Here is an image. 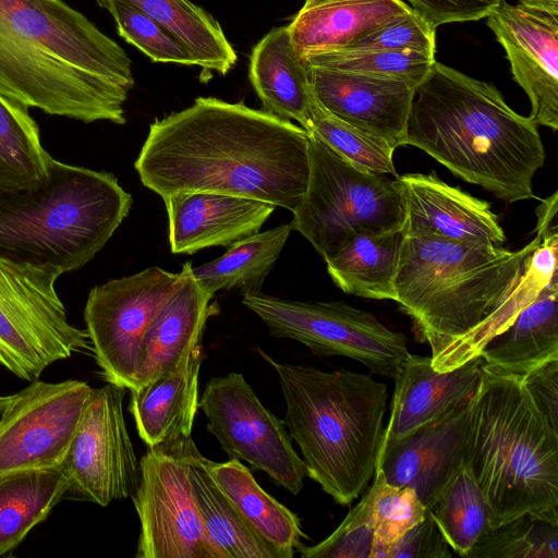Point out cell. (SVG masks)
<instances>
[{
    "instance_id": "1",
    "label": "cell",
    "mask_w": 558,
    "mask_h": 558,
    "mask_svg": "<svg viewBox=\"0 0 558 558\" xmlns=\"http://www.w3.org/2000/svg\"><path fill=\"white\" fill-rule=\"evenodd\" d=\"M557 252L558 238L538 233L518 251L404 234L395 302L429 345L433 367L448 372L481 356L558 274Z\"/></svg>"
},
{
    "instance_id": "2",
    "label": "cell",
    "mask_w": 558,
    "mask_h": 558,
    "mask_svg": "<svg viewBox=\"0 0 558 558\" xmlns=\"http://www.w3.org/2000/svg\"><path fill=\"white\" fill-rule=\"evenodd\" d=\"M134 167L161 198L214 192L293 213L308 182V133L243 101L197 97L150 123Z\"/></svg>"
},
{
    "instance_id": "3",
    "label": "cell",
    "mask_w": 558,
    "mask_h": 558,
    "mask_svg": "<svg viewBox=\"0 0 558 558\" xmlns=\"http://www.w3.org/2000/svg\"><path fill=\"white\" fill-rule=\"evenodd\" d=\"M124 49L62 0H0V94L85 123L126 122Z\"/></svg>"
},
{
    "instance_id": "4",
    "label": "cell",
    "mask_w": 558,
    "mask_h": 558,
    "mask_svg": "<svg viewBox=\"0 0 558 558\" xmlns=\"http://www.w3.org/2000/svg\"><path fill=\"white\" fill-rule=\"evenodd\" d=\"M404 145L506 203L536 198L533 179L545 162L537 124L490 83L438 61L415 88Z\"/></svg>"
},
{
    "instance_id": "5",
    "label": "cell",
    "mask_w": 558,
    "mask_h": 558,
    "mask_svg": "<svg viewBox=\"0 0 558 558\" xmlns=\"http://www.w3.org/2000/svg\"><path fill=\"white\" fill-rule=\"evenodd\" d=\"M286 401L283 423L299 446L306 476L341 506L368 487L385 437L388 390L371 375L326 372L275 361Z\"/></svg>"
},
{
    "instance_id": "6",
    "label": "cell",
    "mask_w": 558,
    "mask_h": 558,
    "mask_svg": "<svg viewBox=\"0 0 558 558\" xmlns=\"http://www.w3.org/2000/svg\"><path fill=\"white\" fill-rule=\"evenodd\" d=\"M463 462L483 492L489 527L524 513L558 523V433L523 378L482 366Z\"/></svg>"
},
{
    "instance_id": "7",
    "label": "cell",
    "mask_w": 558,
    "mask_h": 558,
    "mask_svg": "<svg viewBox=\"0 0 558 558\" xmlns=\"http://www.w3.org/2000/svg\"><path fill=\"white\" fill-rule=\"evenodd\" d=\"M133 199L109 172L49 160L25 190H0V257L68 272L104 248Z\"/></svg>"
},
{
    "instance_id": "8",
    "label": "cell",
    "mask_w": 558,
    "mask_h": 558,
    "mask_svg": "<svg viewBox=\"0 0 558 558\" xmlns=\"http://www.w3.org/2000/svg\"><path fill=\"white\" fill-rule=\"evenodd\" d=\"M310 174L290 222L325 259L359 234L404 227L398 180L351 163L308 133Z\"/></svg>"
},
{
    "instance_id": "9",
    "label": "cell",
    "mask_w": 558,
    "mask_h": 558,
    "mask_svg": "<svg viewBox=\"0 0 558 558\" xmlns=\"http://www.w3.org/2000/svg\"><path fill=\"white\" fill-rule=\"evenodd\" d=\"M62 270L0 257V367L27 381L52 363L90 349L56 291Z\"/></svg>"
},
{
    "instance_id": "10",
    "label": "cell",
    "mask_w": 558,
    "mask_h": 558,
    "mask_svg": "<svg viewBox=\"0 0 558 558\" xmlns=\"http://www.w3.org/2000/svg\"><path fill=\"white\" fill-rule=\"evenodd\" d=\"M242 303L270 336L301 342L318 356L353 359L372 374L393 379L410 354L402 332L342 301L302 302L254 291L244 293Z\"/></svg>"
},
{
    "instance_id": "11",
    "label": "cell",
    "mask_w": 558,
    "mask_h": 558,
    "mask_svg": "<svg viewBox=\"0 0 558 558\" xmlns=\"http://www.w3.org/2000/svg\"><path fill=\"white\" fill-rule=\"evenodd\" d=\"M180 281L181 272L151 266L89 291L86 331L107 383L129 390L136 387L143 337Z\"/></svg>"
},
{
    "instance_id": "12",
    "label": "cell",
    "mask_w": 558,
    "mask_h": 558,
    "mask_svg": "<svg viewBox=\"0 0 558 558\" xmlns=\"http://www.w3.org/2000/svg\"><path fill=\"white\" fill-rule=\"evenodd\" d=\"M199 408L207 430L230 459L244 460L296 496L304 486L305 465L282 420L263 405L240 373L211 378Z\"/></svg>"
},
{
    "instance_id": "13",
    "label": "cell",
    "mask_w": 558,
    "mask_h": 558,
    "mask_svg": "<svg viewBox=\"0 0 558 558\" xmlns=\"http://www.w3.org/2000/svg\"><path fill=\"white\" fill-rule=\"evenodd\" d=\"M149 449L132 500L140 519L137 558H222L203 525L190 477V450Z\"/></svg>"
},
{
    "instance_id": "14",
    "label": "cell",
    "mask_w": 558,
    "mask_h": 558,
    "mask_svg": "<svg viewBox=\"0 0 558 558\" xmlns=\"http://www.w3.org/2000/svg\"><path fill=\"white\" fill-rule=\"evenodd\" d=\"M124 390L109 383L93 388L60 465L66 495L107 507L134 494L141 471L124 420Z\"/></svg>"
},
{
    "instance_id": "15",
    "label": "cell",
    "mask_w": 558,
    "mask_h": 558,
    "mask_svg": "<svg viewBox=\"0 0 558 558\" xmlns=\"http://www.w3.org/2000/svg\"><path fill=\"white\" fill-rule=\"evenodd\" d=\"M93 388L38 379L12 395L0 414V474L62 464Z\"/></svg>"
},
{
    "instance_id": "16",
    "label": "cell",
    "mask_w": 558,
    "mask_h": 558,
    "mask_svg": "<svg viewBox=\"0 0 558 558\" xmlns=\"http://www.w3.org/2000/svg\"><path fill=\"white\" fill-rule=\"evenodd\" d=\"M504 48L514 81L531 102L537 125L558 129V12L510 4L505 0L487 16Z\"/></svg>"
},
{
    "instance_id": "17",
    "label": "cell",
    "mask_w": 558,
    "mask_h": 558,
    "mask_svg": "<svg viewBox=\"0 0 558 558\" xmlns=\"http://www.w3.org/2000/svg\"><path fill=\"white\" fill-rule=\"evenodd\" d=\"M306 66L314 97L330 114L395 149L404 146L417 85L399 77Z\"/></svg>"
},
{
    "instance_id": "18",
    "label": "cell",
    "mask_w": 558,
    "mask_h": 558,
    "mask_svg": "<svg viewBox=\"0 0 558 558\" xmlns=\"http://www.w3.org/2000/svg\"><path fill=\"white\" fill-rule=\"evenodd\" d=\"M472 396L409 435L381 446L376 469L388 484L413 488L426 508L432 505L463 462Z\"/></svg>"
},
{
    "instance_id": "19",
    "label": "cell",
    "mask_w": 558,
    "mask_h": 558,
    "mask_svg": "<svg viewBox=\"0 0 558 558\" xmlns=\"http://www.w3.org/2000/svg\"><path fill=\"white\" fill-rule=\"evenodd\" d=\"M403 196L407 235L502 245L506 234L490 204L432 173L396 177Z\"/></svg>"
},
{
    "instance_id": "20",
    "label": "cell",
    "mask_w": 558,
    "mask_h": 558,
    "mask_svg": "<svg viewBox=\"0 0 558 558\" xmlns=\"http://www.w3.org/2000/svg\"><path fill=\"white\" fill-rule=\"evenodd\" d=\"M162 199L174 254L228 246L256 234L276 209L259 199L214 192L183 193Z\"/></svg>"
},
{
    "instance_id": "21",
    "label": "cell",
    "mask_w": 558,
    "mask_h": 558,
    "mask_svg": "<svg viewBox=\"0 0 558 558\" xmlns=\"http://www.w3.org/2000/svg\"><path fill=\"white\" fill-rule=\"evenodd\" d=\"M202 343L180 363L148 383L130 390L129 411L147 448L174 452L193 442L197 410Z\"/></svg>"
},
{
    "instance_id": "22",
    "label": "cell",
    "mask_w": 558,
    "mask_h": 558,
    "mask_svg": "<svg viewBox=\"0 0 558 558\" xmlns=\"http://www.w3.org/2000/svg\"><path fill=\"white\" fill-rule=\"evenodd\" d=\"M484 364L477 356L465 364L437 372L430 356L410 353L397 373L389 421L383 445L400 439L470 398Z\"/></svg>"
},
{
    "instance_id": "23",
    "label": "cell",
    "mask_w": 558,
    "mask_h": 558,
    "mask_svg": "<svg viewBox=\"0 0 558 558\" xmlns=\"http://www.w3.org/2000/svg\"><path fill=\"white\" fill-rule=\"evenodd\" d=\"M180 272L178 289L143 337L134 389L175 367L201 344L208 318L218 312L217 304H210L214 296L206 293L195 280L191 262H186Z\"/></svg>"
},
{
    "instance_id": "24",
    "label": "cell",
    "mask_w": 558,
    "mask_h": 558,
    "mask_svg": "<svg viewBox=\"0 0 558 558\" xmlns=\"http://www.w3.org/2000/svg\"><path fill=\"white\" fill-rule=\"evenodd\" d=\"M411 10L402 0H305L288 28L296 53L304 59L342 49Z\"/></svg>"
},
{
    "instance_id": "25",
    "label": "cell",
    "mask_w": 558,
    "mask_h": 558,
    "mask_svg": "<svg viewBox=\"0 0 558 558\" xmlns=\"http://www.w3.org/2000/svg\"><path fill=\"white\" fill-rule=\"evenodd\" d=\"M250 81L263 110L308 129L314 94L308 69L296 53L288 25L269 31L253 48Z\"/></svg>"
},
{
    "instance_id": "26",
    "label": "cell",
    "mask_w": 558,
    "mask_h": 558,
    "mask_svg": "<svg viewBox=\"0 0 558 558\" xmlns=\"http://www.w3.org/2000/svg\"><path fill=\"white\" fill-rule=\"evenodd\" d=\"M494 340L498 341L489 343L481 356L486 368L500 374L523 378L558 359V274Z\"/></svg>"
},
{
    "instance_id": "27",
    "label": "cell",
    "mask_w": 558,
    "mask_h": 558,
    "mask_svg": "<svg viewBox=\"0 0 558 558\" xmlns=\"http://www.w3.org/2000/svg\"><path fill=\"white\" fill-rule=\"evenodd\" d=\"M205 465L221 492L251 527L283 558H292L305 536L299 517L266 493L238 459Z\"/></svg>"
},
{
    "instance_id": "28",
    "label": "cell",
    "mask_w": 558,
    "mask_h": 558,
    "mask_svg": "<svg viewBox=\"0 0 558 558\" xmlns=\"http://www.w3.org/2000/svg\"><path fill=\"white\" fill-rule=\"evenodd\" d=\"M403 236V228L354 236L325 260L333 283L348 294L395 301Z\"/></svg>"
},
{
    "instance_id": "29",
    "label": "cell",
    "mask_w": 558,
    "mask_h": 558,
    "mask_svg": "<svg viewBox=\"0 0 558 558\" xmlns=\"http://www.w3.org/2000/svg\"><path fill=\"white\" fill-rule=\"evenodd\" d=\"M60 468L0 474V557L10 555L66 495Z\"/></svg>"
},
{
    "instance_id": "30",
    "label": "cell",
    "mask_w": 558,
    "mask_h": 558,
    "mask_svg": "<svg viewBox=\"0 0 558 558\" xmlns=\"http://www.w3.org/2000/svg\"><path fill=\"white\" fill-rule=\"evenodd\" d=\"M96 1V0H95ZM156 21L189 51L204 73H229L236 53L218 21L191 0H121Z\"/></svg>"
},
{
    "instance_id": "31",
    "label": "cell",
    "mask_w": 558,
    "mask_h": 558,
    "mask_svg": "<svg viewBox=\"0 0 558 558\" xmlns=\"http://www.w3.org/2000/svg\"><path fill=\"white\" fill-rule=\"evenodd\" d=\"M190 477L207 535L222 558H283L244 520L210 476L205 457L194 445L190 450Z\"/></svg>"
},
{
    "instance_id": "32",
    "label": "cell",
    "mask_w": 558,
    "mask_h": 558,
    "mask_svg": "<svg viewBox=\"0 0 558 558\" xmlns=\"http://www.w3.org/2000/svg\"><path fill=\"white\" fill-rule=\"evenodd\" d=\"M291 231V225L283 223L247 236L229 245V250L218 258L192 267V274L211 296L221 290L238 289L242 294L260 291Z\"/></svg>"
},
{
    "instance_id": "33",
    "label": "cell",
    "mask_w": 558,
    "mask_h": 558,
    "mask_svg": "<svg viewBox=\"0 0 558 558\" xmlns=\"http://www.w3.org/2000/svg\"><path fill=\"white\" fill-rule=\"evenodd\" d=\"M51 156L28 108L0 94V190H25L48 175Z\"/></svg>"
},
{
    "instance_id": "34",
    "label": "cell",
    "mask_w": 558,
    "mask_h": 558,
    "mask_svg": "<svg viewBox=\"0 0 558 558\" xmlns=\"http://www.w3.org/2000/svg\"><path fill=\"white\" fill-rule=\"evenodd\" d=\"M427 509L450 548L460 557L466 558L489 527L485 497L464 462L453 472Z\"/></svg>"
},
{
    "instance_id": "35",
    "label": "cell",
    "mask_w": 558,
    "mask_h": 558,
    "mask_svg": "<svg viewBox=\"0 0 558 558\" xmlns=\"http://www.w3.org/2000/svg\"><path fill=\"white\" fill-rule=\"evenodd\" d=\"M466 558H558V523L524 513L488 527Z\"/></svg>"
},
{
    "instance_id": "36",
    "label": "cell",
    "mask_w": 558,
    "mask_h": 558,
    "mask_svg": "<svg viewBox=\"0 0 558 558\" xmlns=\"http://www.w3.org/2000/svg\"><path fill=\"white\" fill-rule=\"evenodd\" d=\"M307 133L323 141L341 157L375 174L397 175L396 150L385 140L359 130L330 114L316 99L312 105Z\"/></svg>"
},
{
    "instance_id": "37",
    "label": "cell",
    "mask_w": 558,
    "mask_h": 558,
    "mask_svg": "<svg viewBox=\"0 0 558 558\" xmlns=\"http://www.w3.org/2000/svg\"><path fill=\"white\" fill-rule=\"evenodd\" d=\"M367 493L374 542L369 558H386L387 550L426 514L427 508L413 488L388 484L376 469Z\"/></svg>"
},
{
    "instance_id": "38",
    "label": "cell",
    "mask_w": 558,
    "mask_h": 558,
    "mask_svg": "<svg viewBox=\"0 0 558 558\" xmlns=\"http://www.w3.org/2000/svg\"><path fill=\"white\" fill-rule=\"evenodd\" d=\"M302 61L305 65L399 77L418 85L436 59L418 51L333 50L308 56Z\"/></svg>"
},
{
    "instance_id": "39",
    "label": "cell",
    "mask_w": 558,
    "mask_h": 558,
    "mask_svg": "<svg viewBox=\"0 0 558 558\" xmlns=\"http://www.w3.org/2000/svg\"><path fill=\"white\" fill-rule=\"evenodd\" d=\"M112 15L119 35L160 63L194 65L187 49L166 28L135 7L121 0H96Z\"/></svg>"
},
{
    "instance_id": "40",
    "label": "cell",
    "mask_w": 558,
    "mask_h": 558,
    "mask_svg": "<svg viewBox=\"0 0 558 558\" xmlns=\"http://www.w3.org/2000/svg\"><path fill=\"white\" fill-rule=\"evenodd\" d=\"M435 27L411 10L379 25L339 50L418 51L435 56Z\"/></svg>"
},
{
    "instance_id": "41",
    "label": "cell",
    "mask_w": 558,
    "mask_h": 558,
    "mask_svg": "<svg viewBox=\"0 0 558 558\" xmlns=\"http://www.w3.org/2000/svg\"><path fill=\"white\" fill-rule=\"evenodd\" d=\"M373 542L371 497L366 493L327 538L313 546L301 544L296 550L304 558H369Z\"/></svg>"
},
{
    "instance_id": "42",
    "label": "cell",
    "mask_w": 558,
    "mask_h": 558,
    "mask_svg": "<svg viewBox=\"0 0 558 558\" xmlns=\"http://www.w3.org/2000/svg\"><path fill=\"white\" fill-rule=\"evenodd\" d=\"M430 512L387 550L386 558H449L453 556Z\"/></svg>"
},
{
    "instance_id": "43",
    "label": "cell",
    "mask_w": 558,
    "mask_h": 558,
    "mask_svg": "<svg viewBox=\"0 0 558 558\" xmlns=\"http://www.w3.org/2000/svg\"><path fill=\"white\" fill-rule=\"evenodd\" d=\"M411 9L433 27L478 21L486 17L504 0H408Z\"/></svg>"
},
{
    "instance_id": "44",
    "label": "cell",
    "mask_w": 558,
    "mask_h": 558,
    "mask_svg": "<svg viewBox=\"0 0 558 558\" xmlns=\"http://www.w3.org/2000/svg\"><path fill=\"white\" fill-rule=\"evenodd\" d=\"M523 381L549 426L558 433V359L534 368Z\"/></svg>"
},
{
    "instance_id": "45",
    "label": "cell",
    "mask_w": 558,
    "mask_h": 558,
    "mask_svg": "<svg viewBox=\"0 0 558 558\" xmlns=\"http://www.w3.org/2000/svg\"><path fill=\"white\" fill-rule=\"evenodd\" d=\"M518 3L548 12H558V0H519Z\"/></svg>"
},
{
    "instance_id": "46",
    "label": "cell",
    "mask_w": 558,
    "mask_h": 558,
    "mask_svg": "<svg viewBox=\"0 0 558 558\" xmlns=\"http://www.w3.org/2000/svg\"><path fill=\"white\" fill-rule=\"evenodd\" d=\"M11 399H12V395H10V396H0V414L2 413V411L4 410L7 404L11 401Z\"/></svg>"
}]
</instances>
